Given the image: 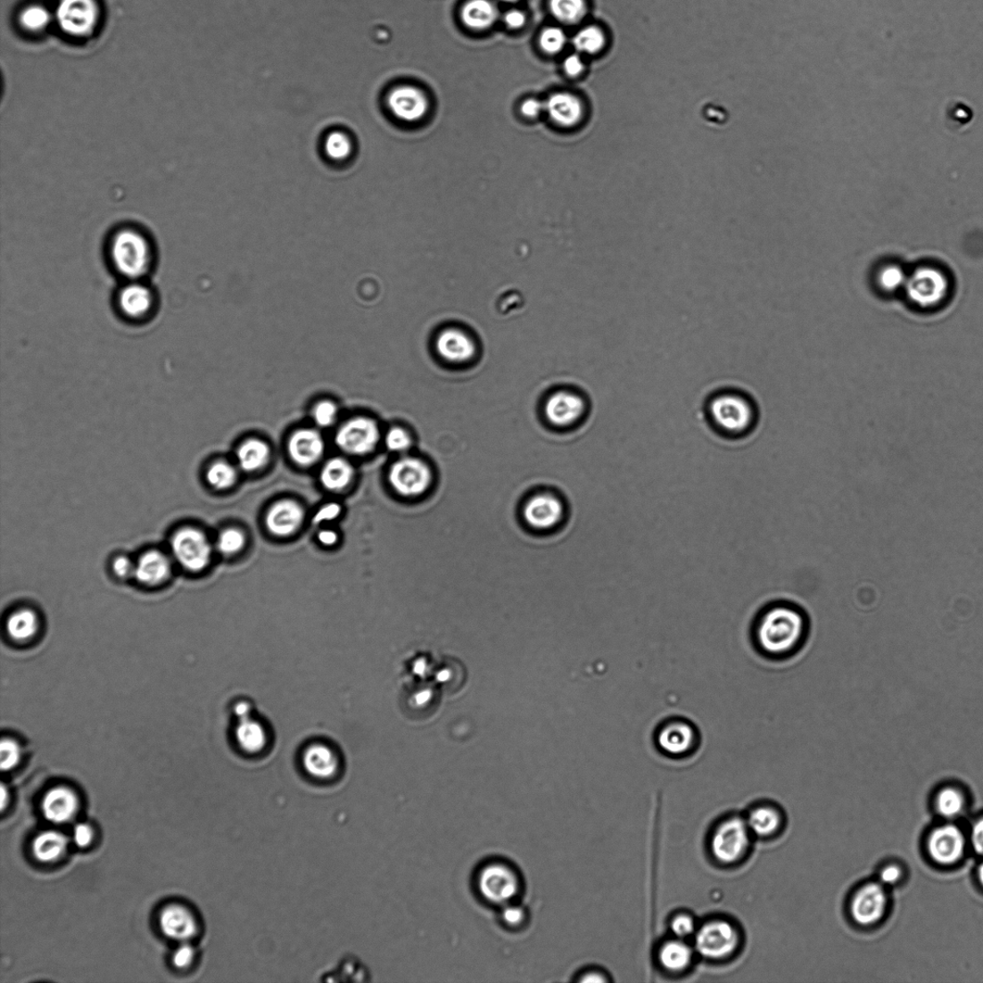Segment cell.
<instances>
[{
    "label": "cell",
    "mask_w": 983,
    "mask_h": 983,
    "mask_svg": "<svg viewBox=\"0 0 983 983\" xmlns=\"http://www.w3.org/2000/svg\"><path fill=\"white\" fill-rule=\"evenodd\" d=\"M703 411L711 430L727 440H743L757 430L759 403L746 390L721 387L705 398Z\"/></svg>",
    "instance_id": "1"
},
{
    "label": "cell",
    "mask_w": 983,
    "mask_h": 983,
    "mask_svg": "<svg viewBox=\"0 0 983 983\" xmlns=\"http://www.w3.org/2000/svg\"><path fill=\"white\" fill-rule=\"evenodd\" d=\"M805 633L804 614L786 603L767 609L756 625L757 644L773 657H784L798 649Z\"/></svg>",
    "instance_id": "2"
},
{
    "label": "cell",
    "mask_w": 983,
    "mask_h": 983,
    "mask_svg": "<svg viewBox=\"0 0 983 983\" xmlns=\"http://www.w3.org/2000/svg\"><path fill=\"white\" fill-rule=\"evenodd\" d=\"M110 257L120 274L136 281L148 271L153 261V251L142 233L135 229H122L112 237Z\"/></svg>",
    "instance_id": "3"
},
{
    "label": "cell",
    "mask_w": 983,
    "mask_h": 983,
    "mask_svg": "<svg viewBox=\"0 0 983 983\" xmlns=\"http://www.w3.org/2000/svg\"><path fill=\"white\" fill-rule=\"evenodd\" d=\"M951 291L949 277L935 266H921L909 273L903 293L911 305L936 309L946 302Z\"/></svg>",
    "instance_id": "4"
},
{
    "label": "cell",
    "mask_w": 983,
    "mask_h": 983,
    "mask_svg": "<svg viewBox=\"0 0 983 983\" xmlns=\"http://www.w3.org/2000/svg\"><path fill=\"white\" fill-rule=\"evenodd\" d=\"M478 894L489 904L503 906L518 897L521 892V878L516 869L507 863L490 862L480 868L476 874Z\"/></svg>",
    "instance_id": "5"
},
{
    "label": "cell",
    "mask_w": 983,
    "mask_h": 983,
    "mask_svg": "<svg viewBox=\"0 0 983 983\" xmlns=\"http://www.w3.org/2000/svg\"><path fill=\"white\" fill-rule=\"evenodd\" d=\"M173 557L184 569L198 573L207 568L211 558V546L204 533L192 526L176 532L170 540Z\"/></svg>",
    "instance_id": "6"
},
{
    "label": "cell",
    "mask_w": 983,
    "mask_h": 983,
    "mask_svg": "<svg viewBox=\"0 0 983 983\" xmlns=\"http://www.w3.org/2000/svg\"><path fill=\"white\" fill-rule=\"evenodd\" d=\"M389 482L397 493L406 498H417L426 493L434 483L430 466L420 458H403L396 461L389 472Z\"/></svg>",
    "instance_id": "7"
},
{
    "label": "cell",
    "mask_w": 983,
    "mask_h": 983,
    "mask_svg": "<svg viewBox=\"0 0 983 983\" xmlns=\"http://www.w3.org/2000/svg\"><path fill=\"white\" fill-rule=\"evenodd\" d=\"M749 827L741 818L727 819L715 830L711 849L715 858L723 863H733L742 858L749 847Z\"/></svg>",
    "instance_id": "8"
},
{
    "label": "cell",
    "mask_w": 983,
    "mask_h": 983,
    "mask_svg": "<svg viewBox=\"0 0 983 983\" xmlns=\"http://www.w3.org/2000/svg\"><path fill=\"white\" fill-rule=\"evenodd\" d=\"M62 32L77 37L91 35L99 21L95 0H61L56 12Z\"/></svg>",
    "instance_id": "9"
},
{
    "label": "cell",
    "mask_w": 983,
    "mask_h": 983,
    "mask_svg": "<svg viewBox=\"0 0 983 983\" xmlns=\"http://www.w3.org/2000/svg\"><path fill=\"white\" fill-rule=\"evenodd\" d=\"M739 943L736 929L717 920L705 924L696 936V949L710 960H722L732 954Z\"/></svg>",
    "instance_id": "10"
},
{
    "label": "cell",
    "mask_w": 983,
    "mask_h": 983,
    "mask_svg": "<svg viewBox=\"0 0 983 983\" xmlns=\"http://www.w3.org/2000/svg\"><path fill=\"white\" fill-rule=\"evenodd\" d=\"M379 440V427L373 420L363 417L344 424L335 436L337 447L355 456L368 455L375 450Z\"/></svg>",
    "instance_id": "11"
},
{
    "label": "cell",
    "mask_w": 983,
    "mask_h": 983,
    "mask_svg": "<svg viewBox=\"0 0 983 983\" xmlns=\"http://www.w3.org/2000/svg\"><path fill=\"white\" fill-rule=\"evenodd\" d=\"M434 347L441 359L453 365L468 364L477 352L474 337L457 326L441 331L435 338Z\"/></svg>",
    "instance_id": "12"
},
{
    "label": "cell",
    "mask_w": 983,
    "mask_h": 983,
    "mask_svg": "<svg viewBox=\"0 0 983 983\" xmlns=\"http://www.w3.org/2000/svg\"><path fill=\"white\" fill-rule=\"evenodd\" d=\"M587 409L588 405L582 396L572 392H558L548 399L545 414L554 426L566 427L581 421Z\"/></svg>",
    "instance_id": "13"
},
{
    "label": "cell",
    "mask_w": 983,
    "mask_h": 983,
    "mask_svg": "<svg viewBox=\"0 0 983 983\" xmlns=\"http://www.w3.org/2000/svg\"><path fill=\"white\" fill-rule=\"evenodd\" d=\"M888 896L883 887L879 884L864 886L855 895L851 905V913L855 921L863 926H871L885 915Z\"/></svg>",
    "instance_id": "14"
},
{
    "label": "cell",
    "mask_w": 983,
    "mask_h": 983,
    "mask_svg": "<svg viewBox=\"0 0 983 983\" xmlns=\"http://www.w3.org/2000/svg\"><path fill=\"white\" fill-rule=\"evenodd\" d=\"M928 849L935 862L949 865L962 859L965 838L961 829L945 825L935 830L929 838Z\"/></svg>",
    "instance_id": "15"
},
{
    "label": "cell",
    "mask_w": 983,
    "mask_h": 983,
    "mask_svg": "<svg viewBox=\"0 0 983 983\" xmlns=\"http://www.w3.org/2000/svg\"><path fill=\"white\" fill-rule=\"evenodd\" d=\"M523 514L529 526L538 531H548L561 522L564 507L557 497L551 494H540L527 500Z\"/></svg>",
    "instance_id": "16"
},
{
    "label": "cell",
    "mask_w": 983,
    "mask_h": 983,
    "mask_svg": "<svg viewBox=\"0 0 983 983\" xmlns=\"http://www.w3.org/2000/svg\"><path fill=\"white\" fill-rule=\"evenodd\" d=\"M657 742L665 754L682 756L697 746V730L685 721L667 722L658 730Z\"/></svg>",
    "instance_id": "17"
},
{
    "label": "cell",
    "mask_w": 983,
    "mask_h": 983,
    "mask_svg": "<svg viewBox=\"0 0 983 983\" xmlns=\"http://www.w3.org/2000/svg\"><path fill=\"white\" fill-rule=\"evenodd\" d=\"M388 107L393 115L402 121L414 122L425 116L428 101L417 87L401 86L390 93Z\"/></svg>",
    "instance_id": "18"
},
{
    "label": "cell",
    "mask_w": 983,
    "mask_h": 983,
    "mask_svg": "<svg viewBox=\"0 0 983 983\" xmlns=\"http://www.w3.org/2000/svg\"><path fill=\"white\" fill-rule=\"evenodd\" d=\"M160 926L163 935L181 942L192 939L198 929L193 913L178 905H169L161 912Z\"/></svg>",
    "instance_id": "19"
},
{
    "label": "cell",
    "mask_w": 983,
    "mask_h": 983,
    "mask_svg": "<svg viewBox=\"0 0 983 983\" xmlns=\"http://www.w3.org/2000/svg\"><path fill=\"white\" fill-rule=\"evenodd\" d=\"M78 810V799L75 793L65 787L50 789L42 802V811L48 822L55 824L66 823L75 816Z\"/></svg>",
    "instance_id": "20"
},
{
    "label": "cell",
    "mask_w": 983,
    "mask_h": 983,
    "mask_svg": "<svg viewBox=\"0 0 983 983\" xmlns=\"http://www.w3.org/2000/svg\"><path fill=\"white\" fill-rule=\"evenodd\" d=\"M118 304L126 318L138 320L145 318L153 310L154 297L146 285L132 281L121 288L118 296Z\"/></svg>",
    "instance_id": "21"
},
{
    "label": "cell",
    "mask_w": 983,
    "mask_h": 983,
    "mask_svg": "<svg viewBox=\"0 0 983 983\" xmlns=\"http://www.w3.org/2000/svg\"><path fill=\"white\" fill-rule=\"evenodd\" d=\"M304 520V510L293 500H282L271 508L267 516L268 531L279 537L296 533Z\"/></svg>",
    "instance_id": "22"
},
{
    "label": "cell",
    "mask_w": 983,
    "mask_h": 983,
    "mask_svg": "<svg viewBox=\"0 0 983 983\" xmlns=\"http://www.w3.org/2000/svg\"><path fill=\"white\" fill-rule=\"evenodd\" d=\"M171 573V564L165 553L149 550L136 563L135 575L138 582L153 586L165 582Z\"/></svg>",
    "instance_id": "23"
},
{
    "label": "cell",
    "mask_w": 983,
    "mask_h": 983,
    "mask_svg": "<svg viewBox=\"0 0 983 983\" xmlns=\"http://www.w3.org/2000/svg\"><path fill=\"white\" fill-rule=\"evenodd\" d=\"M324 449L325 444L321 435L313 430L296 432L288 444L289 455L302 466L317 463L323 456Z\"/></svg>",
    "instance_id": "24"
},
{
    "label": "cell",
    "mask_w": 983,
    "mask_h": 983,
    "mask_svg": "<svg viewBox=\"0 0 983 983\" xmlns=\"http://www.w3.org/2000/svg\"><path fill=\"white\" fill-rule=\"evenodd\" d=\"M545 109L554 122L565 128L575 125L583 116L581 100L566 93L552 95L545 103Z\"/></svg>",
    "instance_id": "25"
},
{
    "label": "cell",
    "mask_w": 983,
    "mask_h": 983,
    "mask_svg": "<svg viewBox=\"0 0 983 983\" xmlns=\"http://www.w3.org/2000/svg\"><path fill=\"white\" fill-rule=\"evenodd\" d=\"M302 764L306 772L319 780L334 777L338 771V759L335 753L326 746H310L302 755Z\"/></svg>",
    "instance_id": "26"
},
{
    "label": "cell",
    "mask_w": 983,
    "mask_h": 983,
    "mask_svg": "<svg viewBox=\"0 0 983 983\" xmlns=\"http://www.w3.org/2000/svg\"><path fill=\"white\" fill-rule=\"evenodd\" d=\"M69 840L65 835L56 830H47L37 836L33 841V854L42 863H54L65 854Z\"/></svg>",
    "instance_id": "27"
},
{
    "label": "cell",
    "mask_w": 983,
    "mask_h": 983,
    "mask_svg": "<svg viewBox=\"0 0 983 983\" xmlns=\"http://www.w3.org/2000/svg\"><path fill=\"white\" fill-rule=\"evenodd\" d=\"M498 17V10L490 0H471L462 10V21L469 29L483 30Z\"/></svg>",
    "instance_id": "28"
},
{
    "label": "cell",
    "mask_w": 983,
    "mask_h": 983,
    "mask_svg": "<svg viewBox=\"0 0 983 983\" xmlns=\"http://www.w3.org/2000/svg\"><path fill=\"white\" fill-rule=\"evenodd\" d=\"M239 747L247 753H259L267 747L266 729L258 722L246 718L241 721L235 731Z\"/></svg>",
    "instance_id": "29"
},
{
    "label": "cell",
    "mask_w": 983,
    "mask_h": 983,
    "mask_svg": "<svg viewBox=\"0 0 983 983\" xmlns=\"http://www.w3.org/2000/svg\"><path fill=\"white\" fill-rule=\"evenodd\" d=\"M270 458L269 447L259 439H249L237 450V461L245 472H255L266 465Z\"/></svg>",
    "instance_id": "30"
},
{
    "label": "cell",
    "mask_w": 983,
    "mask_h": 983,
    "mask_svg": "<svg viewBox=\"0 0 983 983\" xmlns=\"http://www.w3.org/2000/svg\"><path fill=\"white\" fill-rule=\"evenodd\" d=\"M354 469L343 458H334L325 465L320 475L322 485L329 491H342L349 486Z\"/></svg>",
    "instance_id": "31"
},
{
    "label": "cell",
    "mask_w": 983,
    "mask_h": 983,
    "mask_svg": "<svg viewBox=\"0 0 983 983\" xmlns=\"http://www.w3.org/2000/svg\"><path fill=\"white\" fill-rule=\"evenodd\" d=\"M691 960L692 951L689 945L683 941L667 942L659 953V961L662 966L673 972L682 971L690 965Z\"/></svg>",
    "instance_id": "32"
},
{
    "label": "cell",
    "mask_w": 983,
    "mask_h": 983,
    "mask_svg": "<svg viewBox=\"0 0 983 983\" xmlns=\"http://www.w3.org/2000/svg\"><path fill=\"white\" fill-rule=\"evenodd\" d=\"M39 630V620L35 612L29 609H21L9 616L7 621V632L9 636L17 641H25L32 639Z\"/></svg>",
    "instance_id": "33"
},
{
    "label": "cell",
    "mask_w": 983,
    "mask_h": 983,
    "mask_svg": "<svg viewBox=\"0 0 983 983\" xmlns=\"http://www.w3.org/2000/svg\"><path fill=\"white\" fill-rule=\"evenodd\" d=\"M907 277L909 273L900 264L888 262L878 269L875 282L881 293L893 294L904 292Z\"/></svg>",
    "instance_id": "34"
},
{
    "label": "cell",
    "mask_w": 983,
    "mask_h": 983,
    "mask_svg": "<svg viewBox=\"0 0 983 983\" xmlns=\"http://www.w3.org/2000/svg\"><path fill=\"white\" fill-rule=\"evenodd\" d=\"M748 825L750 830L757 836H771L779 828L780 816L774 809L762 806V808L756 809L750 814Z\"/></svg>",
    "instance_id": "35"
},
{
    "label": "cell",
    "mask_w": 983,
    "mask_h": 983,
    "mask_svg": "<svg viewBox=\"0 0 983 983\" xmlns=\"http://www.w3.org/2000/svg\"><path fill=\"white\" fill-rule=\"evenodd\" d=\"M549 8L554 18L568 24L581 21L587 12L585 0H550Z\"/></svg>",
    "instance_id": "36"
},
{
    "label": "cell",
    "mask_w": 983,
    "mask_h": 983,
    "mask_svg": "<svg viewBox=\"0 0 983 983\" xmlns=\"http://www.w3.org/2000/svg\"><path fill=\"white\" fill-rule=\"evenodd\" d=\"M604 33L596 27L586 28L574 37L573 44L577 52L585 54H595L600 52L605 45Z\"/></svg>",
    "instance_id": "37"
},
{
    "label": "cell",
    "mask_w": 983,
    "mask_h": 983,
    "mask_svg": "<svg viewBox=\"0 0 983 983\" xmlns=\"http://www.w3.org/2000/svg\"><path fill=\"white\" fill-rule=\"evenodd\" d=\"M964 804L962 793L954 788L943 789L937 797V809L942 816L946 818L959 815L964 808Z\"/></svg>",
    "instance_id": "38"
},
{
    "label": "cell",
    "mask_w": 983,
    "mask_h": 983,
    "mask_svg": "<svg viewBox=\"0 0 983 983\" xmlns=\"http://www.w3.org/2000/svg\"><path fill=\"white\" fill-rule=\"evenodd\" d=\"M235 469L229 463L219 461L213 463L207 472L209 484L217 490L231 488L236 482Z\"/></svg>",
    "instance_id": "39"
},
{
    "label": "cell",
    "mask_w": 983,
    "mask_h": 983,
    "mask_svg": "<svg viewBox=\"0 0 983 983\" xmlns=\"http://www.w3.org/2000/svg\"><path fill=\"white\" fill-rule=\"evenodd\" d=\"M50 14L46 9L41 6H30L24 9L20 16L21 27L29 32H41L47 28L50 22Z\"/></svg>",
    "instance_id": "40"
},
{
    "label": "cell",
    "mask_w": 983,
    "mask_h": 983,
    "mask_svg": "<svg viewBox=\"0 0 983 983\" xmlns=\"http://www.w3.org/2000/svg\"><path fill=\"white\" fill-rule=\"evenodd\" d=\"M325 149L327 156L342 161L347 159L351 153V143L344 133L334 132L327 136Z\"/></svg>",
    "instance_id": "41"
},
{
    "label": "cell",
    "mask_w": 983,
    "mask_h": 983,
    "mask_svg": "<svg viewBox=\"0 0 983 983\" xmlns=\"http://www.w3.org/2000/svg\"><path fill=\"white\" fill-rule=\"evenodd\" d=\"M245 546V536L241 531L230 528L222 532L218 539V549L224 556H234Z\"/></svg>",
    "instance_id": "42"
},
{
    "label": "cell",
    "mask_w": 983,
    "mask_h": 983,
    "mask_svg": "<svg viewBox=\"0 0 983 983\" xmlns=\"http://www.w3.org/2000/svg\"><path fill=\"white\" fill-rule=\"evenodd\" d=\"M21 757V750L19 743L11 739H4L0 745V767L3 772H9L15 768Z\"/></svg>",
    "instance_id": "43"
},
{
    "label": "cell",
    "mask_w": 983,
    "mask_h": 983,
    "mask_svg": "<svg viewBox=\"0 0 983 983\" xmlns=\"http://www.w3.org/2000/svg\"><path fill=\"white\" fill-rule=\"evenodd\" d=\"M566 41L564 31L557 28L546 29L540 37L541 47L549 54L560 53L566 45Z\"/></svg>",
    "instance_id": "44"
},
{
    "label": "cell",
    "mask_w": 983,
    "mask_h": 983,
    "mask_svg": "<svg viewBox=\"0 0 983 983\" xmlns=\"http://www.w3.org/2000/svg\"><path fill=\"white\" fill-rule=\"evenodd\" d=\"M501 922L509 929H519L526 921V912L523 906L510 903L500 907Z\"/></svg>",
    "instance_id": "45"
},
{
    "label": "cell",
    "mask_w": 983,
    "mask_h": 983,
    "mask_svg": "<svg viewBox=\"0 0 983 983\" xmlns=\"http://www.w3.org/2000/svg\"><path fill=\"white\" fill-rule=\"evenodd\" d=\"M385 445L393 452H405L411 448L412 439L403 428L393 427L386 434Z\"/></svg>",
    "instance_id": "46"
},
{
    "label": "cell",
    "mask_w": 983,
    "mask_h": 983,
    "mask_svg": "<svg viewBox=\"0 0 983 983\" xmlns=\"http://www.w3.org/2000/svg\"><path fill=\"white\" fill-rule=\"evenodd\" d=\"M336 416V405L331 401H320L313 411L314 421L321 427L332 425L335 422Z\"/></svg>",
    "instance_id": "47"
},
{
    "label": "cell",
    "mask_w": 983,
    "mask_h": 983,
    "mask_svg": "<svg viewBox=\"0 0 983 983\" xmlns=\"http://www.w3.org/2000/svg\"><path fill=\"white\" fill-rule=\"evenodd\" d=\"M672 930L678 938H686L695 931V922L685 914L677 915L672 922Z\"/></svg>",
    "instance_id": "48"
},
{
    "label": "cell",
    "mask_w": 983,
    "mask_h": 983,
    "mask_svg": "<svg viewBox=\"0 0 983 983\" xmlns=\"http://www.w3.org/2000/svg\"><path fill=\"white\" fill-rule=\"evenodd\" d=\"M112 569L119 578L128 579L135 575L136 563L125 556H120L113 559Z\"/></svg>",
    "instance_id": "49"
},
{
    "label": "cell",
    "mask_w": 983,
    "mask_h": 983,
    "mask_svg": "<svg viewBox=\"0 0 983 983\" xmlns=\"http://www.w3.org/2000/svg\"><path fill=\"white\" fill-rule=\"evenodd\" d=\"M195 951L190 945L185 943L176 950L172 956L173 964L180 969L190 966L194 960Z\"/></svg>",
    "instance_id": "50"
},
{
    "label": "cell",
    "mask_w": 983,
    "mask_h": 983,
    "mask_svg": "<svg viewBox=\"0 0 983 983\" xmlns=\"http://www.w3.org/2000/svg\"><path fill=\"white\" fill-rule=\"evenodd\" d=\"M94 839V830L87 824H78L75 826L72 833V840L79 848H85L89 847Z\"/></svg>",
    "instance_id": "51"
},
{
    "label": "cell",
    "mask_w": 983,
    "mask_h": 983,
    "mask_svg": "<svg viewBox=\"0 0 983 983\" xmlns=\"http://www.w3.org/2000/svg\"><path fill=\"white\" fill-rule=\"evenodd\" d=\"M342 513V507L338 503H329L326 507L322 508L317 515L314 516L313 523L315 525H320L326 522L335 520L337 516Z\"/></svg>",
    "instance_id": "52"
},
{
    "label": "cell",
    "mask_w": 983,
    "mask_h": 983,
    "mask_svg": "<svg viewBox=\"0 0 983 983\" xmlns=\"http://www.w3.org/2000/svg\"><path fill=\"white\" fill-rule=\"evenodd\" d=\"M564 70L570 77H577L584 70V64L581 56L572 54L564 61Z\"/></svg>",
    "instance_id": "53"
},
{
    "label": "cell",
    "mask_w": 983,
    "mask_h": 983,
    "mask_svg": "<svg viewBox=\"0 0 983 983\" xmlns=\"http://www.w3.org/2000/svg\"><path fill=\"white\" fill-rule=\"evenodd\" d=\"M971 842L975 851L983 855V816L978 819L971 830Z\"/></svg>",
    "instance_id": "54"
},
{
    "label": "cell",
    "mask_w": 983,
    "mask_h": 983,
    "mask_svg": "<svg viewBox=\"0 0 983 983\" xmlns=\"http://www.w3.org/2000/svg\"><path fill=\"white\" fill-rule=\"evenodd\" d=\"M544 109L545 104L541 103V101L533 98L525 100L521 107L523 115L527 118H535L539 116Z\"/></svg>",
    "instance_id": "55"
},
{
    "label": "cell",
    "mask_w": 983,
    "mask_h": 983,
    "mask_svg": "<svg viewBox=\"0 0 983 983\" xmlns=\"http://www.w3.org/2000/svg\"><path fill=\"white\" fill-rule=\"evenodd\" d=\"M902 872L897 866L890 865L880 871V879L884 885L891 886L901 879Z\"/></svg>",
    "instance_id": "56"
},
{
    "label": "cell",
    "mask_w": 983,
    "mask_h": 983,
    "mask_svg": "<svg viewBox=\"0 0 983 983\" xmlns=\"http://www.w3.org/2000/svg\"><path fill=\"white\" fill-rule=\"evenodd\" d=\"M503 21L504 22H506L509 29H521L523 25H525V16L524 12L519 10H511L508 12L506 15H504Z\"/></svg>",
    "instance_id": "57"
},
{
    "label": "cell",
    "mask_w": 983,
    "mask_h": 983,
    "mask_svg": "<svg viewBox=\"0 0 983 983\" xmlns=\"http://www.w3.org/2000/svg\"><path fill=\"white\" fill-rule=\"evenodd\" d=\"M318 538L322 545L329 547L335 545L338 540L337 534L333 531H321Z\"/></svg>",
    "instance_id": "58"
},
{
    "label": "cell",
    "mask_w": 983,
    "mask_h": 983,
    "mask_svg": "<svg viewBox=\"0 0 983 983\" xmlns=\"http://www.w3.org/2000/svg\"><path fill=\"white\" fill-rule=\"evenodd\" d=\"M250 705L246 702H239L235 705V714L238 716L239 721L246 720L250 717Z\"/></svg>",
    "instance_id": "59"
},
{
    "label": "cell",
    "mask_w": 983,
    "mask_h": 983,
    "mask_svg": "<svg viewBox=\"0 0 983 983\" xmlns=\"http://www.w3.org/2000/svg\"><path fill=\"white\" fill-rule=\"evenodd\" d=\"M579 980H581L582 982H604V981H607V979L603 978L602 975H600L599 973L591 972V973H587V974L582 975V979H579Z\"/></svg>",
    "instance_id": "60"
},
{
    "label": "cell",
    "mask_w": 983,
    "mask_h": 983,
    "mask_svg": "<svg viewBox=\"0 0 983 983\" xmlns=\"http://www.w3.org/2000/svg\"><path fill=\"white\" fill-rule=\"evenodd\" d=\"M7 796H8V792H7L4 785H3V787H2V810L3 811L6 808V802L8 800Z\"/></svg>",
    "instance_id": "61"
},
{
    "label": "cell",
    "mask_w": 983,
    "mask_h": 983,
    "mask_svg": "<svg viewBox=\"0 0 983 983\" xmlns=\"http://www.w3.org/2000/svg\"><path fill=\"white\" fill-rule=\"evenodd\" d=\"M978 878H979L980 886L983 888V862L980 863V865L979 867Z\"/></svg>",
    "instance_id": "62"
},
{
    "label": "cell",
    "mask_w": 983,
    "mask_h": 983,
    "mask_svg": "<svg viewBox=\"0 0 983 983\" xmlns=\"http://www.w3.org/2000/svg\"><path fill=\"white\" fill-rule=\"evenodd\" d=\"M501 2L507 3V4H514V3L519 2V0H501Z\"/></svg>",
    "instance_id": "63"
}]
</instances>
